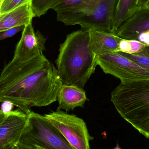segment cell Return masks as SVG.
Segmentation results:
<instances>
[{
  "label": "cell",
  "mask_w": 149,
  "mask_h": 149,
  "mask_svg": "<svg viewBox=\"0 0 149 149\" xmlns=\"http://www.w3.org/2000/svg\"><path fill=\"white\" fill-rule=\"evenodd\" d=\"M62 84L57 68L44 55L22 61L11 60L0 75V102H10L28 114L31 108L57 101Z\"/></svg>",
  "instance_id": "6da1fadb"
},
{
  "label": "cell",
  "mask_w": 149,
  "mask_h": 149,
  "mask_svg": "<svg viewBox=\"0 0 149 149\" xmlns=\"http://www.w3.org/2000/svg\"><path fill=\"white\" fill-rule=\"evenodd\" d=\"M59 51L56 66L63 84L83 88L98 65L89 29L68 34Z\"/></svg>",
  "instance_id": "7a4b0ae2"
},
{
  "label": "cell",
  "mask_w": 149,
  "mask_h": 149,
  "mask_svg": "<svg viewBox=\"0 0 149 149\" xmlns=\"http://www.w3.org/2000/svg\"><path fill=\"white\" fill-rule=\"evenodd\" d=\"M111 101L121 116L149 139V79L121 82Z\"/></svg>",
  "instance_id": "3957f363"
},
{
  "label": "cell",
  "mask_w": 149,
  "mask_h": 149,
  "mask_svg": "<svg viewBox=\"0 0 149 149\" xmlns=\"http://www.w3.org/2000/svg\"><path fill=\"white\" fill-rule=\"evenodd\" d=\"M17 144L27 149H75L44 116L31 111Z\"/></svg>",
  "instance_id": "277c9868"
},
{
  "label": "cell",
  "mask_w": 149,
  "mask_h": 149,
  "mask_svg": "<svg viewBox=\"0 0 149 149\" xmlns=\"http://www.w3.org/2000/svg\"><path fill=\"white\" fill-rule=\"evenodd\" d=\"M44 116L74 149H91L89 143L93 137L89 134L86 124L82 119L58 108L56 111Z\"/></svg>",
  "instance_id": "5b68a950"
},
{
  "label": "cell",
  "mask_w": 149,
  "mask_h": 149,
  "mask_svg": "<svg viewBox=\"0 0 149 149\" xmlns=\"http://www.w3.org/2000/svg\"><path fill=\"white\" fill-rule=\"evenodd\" d=\"M97 63L105 73L117 77L121 82L149 79V71L119 52L98 56Z\"/></svg>",
  "instance_id": "8992f818"
},
{
  "label": "cell",
  "mask_w": 149,
  "mask_h": 149,
  "mask_svg": "<svg viewBox=\"0 0 149 149\" xmlns=\"http://www.w3.org/2000/svg\"><path fill=\"white\" fill-rule=\"evenodd\" d=\"M28 115L20 109L0 112V149L17 146L28 122Z\"/></svg>",
  "instance_id": "52a82bcc"
},
{
  "label": "cell",
  "mask_w": 149,
  "mask_h": 149,
  "mask_svg": "<svg viewBox=\"0 0 149 149\" xmlns=\"http://www.w3.org/2000/svg\"><path fill=\"white\" fill-rule=\"evenodd\" d=\"M91 9L78 23L84 29H94L112 32L118 0H90Z\"/></svg>",
  "instance_id": "ba28073f"
},
{
  "label": "cell",
  "mask_w": 149,
  "mask_h": 149,
  "mask_svg": "<svg viewBox=\"0 0 149 149\" xmlns=\"http://www.w3.org/2000/svg\"><path fill=\"white\" fill-rule=\"evenodd\" d=\"M46 40L40 31H34L31 22L25 26L23 31L21 38L16 46L12 60L24 61L43 55Z\"/></svg>",
  "instance_id": "9c48e42d"
},
{
  "label": "cell",
  "mask_w": 149,
  "mask_h": 149,
  "mask_svg": "<svg viewBox=\"0 0 149 149\" xmlns=\"http://www.w3.org/2000/svg\"><path fill=\"white\" fill-rule=\"evenodd\" d=\"M149 30V8L138 7L122 24L116 35L123 39H135L143 31Z\"/></svg>",
  "instance_id": "30bf717a"
},
{
  "label": "cell",
  "mask_w": 149,
  "mask_h": 149,
  "mask_svg": "<svg viewBox=\"0 0 149 149\" xmlns=\"http://www.w3.org/2000/svg\"><path fill=\"white\" fill-rule=\"evenodd\" d=\"M89 29L92 50L96 56L120 52L121 38L116 34L101 30Z\"/></svg>",
  "instance_id": "8fae6325"
},
{
  "label": "cell",
  "mask_w": 149,
  "mask_h": 149,
  "mask_svg": "<svg viewBox=\"0 0 149 149\" xmlns=\"http://www.w3.org/2000/svg\"><path fill=\"white\" fill-rule=\"evenodd\" d=\"M36 17L31 2L21 5L15 9L0 15V32L8 29L27 25Z\"/></svg>",
  "instance_id": "7c38bea8"
},
{
  "label": "cell",
  "mask_w": 149,
  "mask_h": 149,
  "mask_svg": "<svg viewBox=\"0 0 149 149\" xmlns=\"http://www.w3.org/2000/svg\"><path fill=\"white\" fill-rule=\"evenodd\" d=\"M87 100L83 88L63 84L58 93V108L69 112L77 107H83Z\"/></svg>",
  "instance_id": "4fadbf2b"
},
{
  "label": "cell",
  "mask_w": 149,
  "mask_h": 149,
  "mask_svg": "<svg viewBox=\"0 0 149 149\" xmlns=\"http://www.w3.org/2000/svg\"><path fill=\"white\" fill-rule=\"evenodd\" d=\"M136 0H118L113 23L112 33L116 34L117 30L122 23L136 10Z\"/></svg>",
  "instance_id": "5bb4252c"
},
{
  "label": "cell",
  "mask_w": 149,
  "mask_h": 149,
  "mask_svg": "<svg viewBox=\"0 0 149 149\" xmlns=\"http://www.w3.org/2000/svg\"><path fill=\"white\" fill-rule=\"evenodd\" d=\"M119 52L128 54H135L142 51L147 46L137 40L121 38L119 44Z\"/></svg>",
  "instance_id": "9a60e30c"
},
{
  "label": "cell",
  "mask_w": 149,
  "mask_h": 149,
  "mask_svg": "<svg viewBox=\"0 0 149 149\" xmlns=\"http://www.w3.org/2000/svg\"><path fill=\"white\" fill-rule=\"evenodd\" d=\"M60 0H32L31 5L36 17H40L46 14L49 9H52Z\"/></svg>",
  "instance_id": "2e32d148"
},
{
  "label": "cell",
  "mask_w": 149,
  "mask_h": 149,
  "mask_svg": "<svg viewBox=\"0 0 149 149\" xmlns=\"http://www.w3.org/2000/svg\"><path fill=\"white\" fill-rule=\"evenodd\" d=\"M147 47L142 51L135 54L119 52L149 71V54L147 50Z\"/></svg>",
  "instance_id": "e0dca14e"
},
{
  "label": "cell",
  "mask_w": 149,
  "mask_h": 149,
  "mask_svg": "<svg viewBox=\"0 0 149 149\" xmlns=\"http://www.w3.org/2000/svg\"><path fill=\"white\" fill-rule=\"evenodd\" d=\"M32 0H3L0 3V15L8 13Z\"/></svg>",
  "instance_id": "ac0fdd59"
},
{
  "label": "cell",
  "mask_w": 149,
  "mask_h": 149,
  "mask_svg": "<svg viewBox=\"0 0 149 149\" xmlns=\"http://www.w3.org/2000/svg\"><path fill=\"white\" fill-rule=\"evenodd\" d=\"M83 1L84 0H60L52 9L57 13L71 8Z\"/></svg>",
  "instance_id": "d6986e66"
},
{
  "label": "cell",
  "mask_w": 149,
  "mask_h": 149,
  "mask_svg": "<svg viewBox=\"0 0 149 149\" xmlns=\"http://www.w3.org/2000/svg\"><path fill=\"white\" fill-rule=\"evenodd\" d=\"M25 25L17 26L8 29L4 31L0 32V40H3L12 37L17 33L23 31L25 28Z\"/></svg>",
  "instance_id": "ffe728a7"
},
{
  "label": "cell",
  "mask_w": 149,
  "mask_h": 149,
  "mask_svg": "<svg viewBox=\"0 0 149 149\" xmlns=\"http://www.w3.org/2000/svg\"><path fill=\"white\" fill-rule=\"evenodd\" d=\"M136 40L140 41L147 47H149V30L140 33Z\"/></svg>",
  "instance_id": "44dd1931"
},
{
  "label": "cell",
  "mask_w": 149,
  "mask_h": 149,
  "mask_svg": "<svg viewBox=\"0 0 149 149\" xmlns=\"http://www.w3.org/2000/svg\"><path fill=\"white\" fill-rule=\"evenodd\" d=\"M1 107V109L0 112L2 113H7L12 111L14 104L9 101L3 102Z\"/></svg>",
  "instance_id": "7402d4cb"
},
{
  "label": "cell",
  "mask_w": 149,
  "mask_h": 149,
  "mask_svg": "<svg viewBox=\"0 0 149 149\" xmlns=\"http://www.w3.org/2000/svg\"><path fill=\"white\" fill-rule=\"evenodd\" d=\"M149 1V0H139L137 3V7H142L146 5Z\"/></svg>",
  "instance_id": "603a6c76"
},
{
  "label": "cell",
  "mask_w": 149,
  "mask_h": 149,
  "mask_svg": "<svg viewBox=\"0 0 149 149\" xmlns=\"http://www.w3.org/2000/svg\"><path fill=\"white\" fill-rule=\"evenodd\" d=\"M13 149H25V148H21V147H18V146H17V147H16L15 148H14Z\"/></svg>",
  "instance_id": "cb8c5ba5"
},
{
  "label": "cell",
  "mask_w": 149,
  "mask_h": 149,
  "mask_svg": "<svg viewBox=\"0 0 149 149\" xmlns=\"http://www.w3.org/2000/svg\"><path fill=\"white\" fill-rule=\"evenodd\" d=\"M113 149H122L121 148H120V147H119V145H118V144H117V146H116V147H115V148H114Z\"/></svg>",
  "instance_id": "d4e9b609"
},
{
  "label": "cell",
  "mask_w": 149,
  "mask_h": 149,
  "mask_svg": "<svg viewBox=\"0 0 149 149\" xmlns=\"http://www.w3.org/2000/svg\"><path fill=\"white\" fill-rule=\"evenodd\" d=\"M143 6V7H149V1L148 3H147V4H146V5H145L144 6Z\"/></svg>",
  "instance_id": "484cf974"
},
{
  "label": "cell",
  "mask_w": 149,
  "mask_h": 149,
  "mask_svg": "<svg viewBox=\"0 0 149 149\" xmlns=\"http://www.w3.org/2000/svg\"><path fill=\"white\" fill-rule=\"evenodd\" d=\"M147 50H148V53L149 54V47H147Z\"/></svg>",
  "instance_id": "4316f807"
},
{
  "label": "cell",
  "mask_w": 149,
  "mask_h": 149,
  "mask_svg": "<svg viewBox=\"0 0 149 149\" xmlns=\"http://www.w3.org/2000/svg\"><path fill=\"white\" fill-rule=\"evenodd\" d=\"M138 1H139V0H136V6H137V3H138Z\"/></svg>",
  "instance_id": "83f0119b"
},
{
  "label": "cell",
  "mask_w": 149,
  "mask_h": 149,
  "mask_svg": "<svg viewBox=\"0 0 149 149\" xmlns=\"http://www.w3.org/2000/svg\"><path fill=\"white\" fill-rule=\"evenodd\" d=\"M3 0H0V3H1L3 1Z\"/></svg>",
  "instance_id": "f1b7e54d"
}]
</instances>
